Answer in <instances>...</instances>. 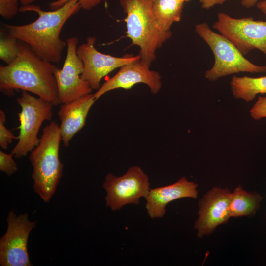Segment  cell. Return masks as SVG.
I'll return each instance as SVG.
<instances>
[{"label": "cell", "mask_w": 266, "mask_h": 266, "mask_svg": "<svg viewBox=\"0 0 266 266\" xmlns=\"http://www.w3.org/2000/svg\"><path fill=\"white\" fill-rule=\"evenodd\" d=\"M262 199L259 194L248 192L238 186L231 194L229 205L231 217L253 215L259 208Z\"/></svg>", "instance_id": "cell-17"}, {"label": "cell", "mask_w": 266, "mask_h": 266, "mask_svg": "<svg viewBox=\"0 0 266 266\" xmlns=\"http://www.w3.org/2000/svg\"><path fill=\"white\" fill-rule=\"evenodd\" d=\"M150 66L141 59L122 66L114 76L94 94L95 98L98 100L108 91L116 89H129L138 83L146 84L151 93L156 94L161 89V77L158 72L151 70Z\"/></svg>", "instance_id": "cell-12"}, {"label": "cell", "mask_w": 266, "mask_h": 266, "mask_svg": "<svg viewBox=\"0 0 266 266\" xmlns=\"http://www.w3.org/2000/svg\"><path fill=\"white\" fill-rule=\"evenodd\" d=\"M17 102L21 107V111L17 113L20 121L19 134L18 142L11 153L16 158L26 156L39 143L38 134L44 121H50L52 117L53 105L38 97L36 98L22 91Z\"/></svg>", "instance_id": "cell-6"}, {"label": "cell", "mask_w": 266, "mask_h": 266, "mask_svg": "<svg viewBox=\"0 0 266 266\" xmlns=\"http://www.w3.org/2000/svg\"><path fill=\"white\" fill-rule=\"evenodd\" d=\"M259 0H241L242 6L246 8H250L255 6Z\"/></svg>", "instance_id": "cell-27"}, {"label": "cell", "mask_w": 266, "mask_h": 266, "mask_svg": "<svg viewBox=\"0 0 266 266\" xmlns=\"http://www.w3.org/2000/svg\"><path fill=\"white\" fill-rule=\"evenodd\" d=\"M197 187L196 183L183 177L172 184L150 189L145 198L148 214L151 218H161L165 215L166 207L169 202L183 198L196 199Z\"/></svg>", "instance_id": "cell-14"}, {"label": "cell", "mask_w": 266, "mask_h": 266, "mask_svg": "<svg viewBox=\"0 0 266 266\" xmlns=\"http://www.w3.org/2000/svg\"><path fill=\"white\" fill-rule=\"evenodd\" d=\"M233 97L246 102L253 100L258 94H266V76L250 77L234 76L231 81Z\"/></svg>", "instance_id": "cell-18"}, {"label": "cell", "mask_w": 266, "mask_h": 266, "mask_svg": "<svg viewBox=\"0 0 266 266\" xmlns=\"http://www.w3.org/2000/svg\"><path fill=\"white\" fill-rule=\"evenodd\" d=\"M13 154L6 153L0 151V170L10 176L16 172L18 167L16 163L13 159Z\"/></svg>", "instance_id": "cell-22"}, {"label": "cell", "mask_w": 266, "mask_h": 266, "mask_svg": "<svg viewBox=\"0 0 266 266\" xmlns=\"http://www.w3.org/2000/svg\"><path fill=\"white\" fill-rule=\"evenodd\" d=\"M250 113L255 120L266 117V96H259L257 101L250 110Z\"/></svg>", "instance_id": "cell-24"}, {"label": "cell", "mask_w": 266, "mask_h": 266, "mask_svg": "<svg viewBox=\"0 0 266 266\" xmlns=\"http://www.w3.org/2000/svg\"><path fill=\"white\" fill-rule=\"evenodd\" d=\"M81 9L78 0H73L61 8L49 11L40 6L21 5L20 12H34L38 17L28 24L13 25L4 24L11 36L28 44L42 59L58 63L66 42L60 38L62 28L66 22Z\"/></svg>", "instance_id": "cell-1"}, {"label": "cell", "mask_w": 266, "mask_h": 266, "mask_svg": "<svg viewBox=\"0 0 266 266\" xmlns=\"http://www.w3.org/2000/svg\"><path fill=\"white\" fill-rule=\"evenodd\" d=\"M177 1H178L180 2H182V3H184L185 2H188V1H189L190 0H176Z\"/></svg>", "instance_id": "cell-29"}, {"label": "cell", "mask_w": 266, "mask_h": 266, "mask_svg": "<svg viewBox=\"0 0 266 266\" xmlns=\"http://www.w3.org/2000/svg\"><path fill=\"white\" fill-rule=\"evenodd\" d=\"M184 3L176 0H154L153 13L159 28L170 31L172 25L180 21Z\"/></svg>", "instance_id": "cell-16"}, {"label": "cell", "mask_w": 266, "mask_h": 266, "mask_svg": "<svg viewBox=\"0 0 266 266\" xmlns=\"http://www.w3.org/2000/svg\"><path fill=\"white\" fill-rule=\"evenodd\" d=\"M227 0H200L201 6L203 9H209L218 4H222Z\"/></svg>", "instance_id": "cell-25"}, {"label": "cell", "mask_w": 266, "mask_h": 266, "mask_svg": "<svg viewBox=\"0 0 266 266\" xmlns=\"http://www.w3.org/2000/svg\"><path fill=\"white\" fill-rule=\"evenodd\" d=\"M66 42L67 47L66 58L62 68L58 67L54 73L58 96L62 104L71 102L90 94L93 90L81 77L84 66L76 52L77 37H69Z\"/></svg>", "instance_id": "cell-10"}, {"label": "cell", "mask_w": 266, "mask_h": 266, "mask_svg": "<svg viewBox=\"0 0 266 266\" xmlns=\"http://www.w3.org/2000/svg\"><path fill=\"white\" fill-rule=\"evenodd\" d=\"M6 115L1 109L0 110V146L3 149H7L9 143L13 139H18L12 132L5 126Z\"/></svg>", "instance_id": "cell-20"}, {"label": "cell", "mask_w": 266, "mask_h": 266, "mask_svg": "<svg viewBox=\"0 0 266 266\" xmlns=\"http://www.w3.org/2000/svg\"><path fill=\"white\" fill-rule=\"evenodd\" d=\"M256 5L257 8L263 13L266 18V0L258 1Z\"/></svg>", "instance_id": "cell-26"}, {"label": "cell", "mask_w": 266, "mask_h": 266, "mask_svg": "<svg viewBox=\"0 0 266 266\" xmlns=\"http://www.w3.org/2000/svg\"><path fill=\"white\" fill-rule=\"evenodd\" d=\"M73 0H57L50 3V8L51 10L61 8L65 4ZM82 9L90 10L98 5L104 0H78Z\"/></svg>", "instance_id": "cell-23"}, {"label": "cell", "mask_w": 266, "mask_h": 266, "mask_svg": "<svg viewBox=\"0 0 266 266\" xmlns=\"http://www.w3.org/2000/svg\"><path fill=\"white\" fill-rule=\"evenodd\" d=\"M96 41L95 37H89L86 42L77 47L76 50L84 66L81 77L92 89L98 90L102 79L115 69L141 59L138 55L118 57L103 54L95 48Z\"/></svg>", "instance_id": "cell-11"}, {"label": "cell", "mask_w": 266, "mask_h": 266, "mask_svg": "<svg viewBox=\"0 0 266 266\" xmlns=\"http://www.w3.org/2000/svg\"><path fill=\"white\" fill-rule=\"evenodd\" d=\"M149 185L148 176L138 166L130 167L119 177L108 173L102 185L107 192L106 206L115 211L128 204L137 205L148 194Z\"/></svg>", "instance_id": "cell-8"}, {"label": "cell", "mask_w": 266, "mask_h": 266, "mask_svg": "<svg viewBox=\"0 0 266 266\" xmlns=\"http://www.w3.org/2000/svg\"><path fill=\"white\" fill-rule=\"evenodd\" d=\"M213 28L230 40L246 55L258 49L266 59V21L255 20L253 17L234 18L219 12Z\"/></svg>", "instance_id": "cell-7"}, {"label": "cell", "mask_w": 266, "mask_h": 266, "mask_svg": "<svg viewBox=\"0 0 266 266\" xmlns=\"http://www.w3.org/2000/svg\"><path fill=\"white\" fill-rule=\"evenodd\" d=\"M19 2L20 0H0V15L6 20L13 18L19 12Z\"/></svg>", "instance_id": "cell-21"}, {"label": "cell", "mask_w": 266, "mask_h": 266, "mask_svg": "<svg viewBox=\"0 0 266 266\" xmlns=\"http://www.w3.org/2000/svg\"><path fill=\"white\" fill-rule=\"evenodd\" d=\"M0 29V59L8 65L14 61L19 53V40Z\"/></svg>", "instance_id": "cell-19"}, {"label": "cell", "mask_w": 266, "mask_h": 266, "mask_svg": "<svg viewBox=\"0 0 266 266\" xmlns=\"http://www.w3.org/2000/svg\"><path fill=\"white\" fill-rule=\"evenodd\" d=\"M154 0H119L126 14L127 36L139 47L138 55L149 65L156 59L157 50L172 36L158 26L153 13Z\"/></svg>", "instance_id": "cell-3"}, {"label": "cell", "mask_w": 266, "mask_h": 266, "mask_svg": "<svg viewBox=\"0 0 266 266\" xmlns=\"http://www.w3.org/2000/svg\"><path fill=\"white\" fill-rule=\"evenodd\" d=\"M94 94L62 104L58 112L63 146L67 147L74 136L84 126L89 111L96 100Z\"/></svg>", "instance_id": "cell-15"}, {"label": "cell", "mask_w": 266, "mask_h": 266, "mask_svg": "<svg viewBox=\"0 0 266 266\" xmlns=\"http://www.w3.org/2000/svg\"><path fill=\"white\" fill-rule=\"evenodd\" d=\"M37 0H20V3L22 5H26L31 4Z\"/></svg>", "instance_id": "cell-28"}, {"label": "cell", "mask_w": 266, "mask_h": 266, "mask_svg": "<svg viewBox=\"0 0 266 266\" xmlns=\"http://www.w3.org/2000/svg\"><path fill=\"white\" fill-rule=\"evenodd\" d=\"M6 232L0 239V265L1 266H31L27 243L35 221L29 219L27 213L17 216L11 210L7 218Z\"/></svg>", "instance_id": "cell-9"}, {"label": "cell", "mask_w": 266, "mask_h": 266, "mask_svg": "<svg viewBox=\"0 0 266 266\" xmlns=\"http://www.w3.org/2000/svg\"><path fill=\"white\" fill-rule=\"evenodd\" d=\"M61 141L60 126L52 121L43 129L39 144L29 155L34 191L45 202L50 201L62 177L63 165L59 156Z\"/></svg>", "instance_id": "cell-4"}, {"label": "cell", "mask_w": 266, "mask_h": 266, "mask_svg": "<svg viewBox=\"0 0 266 266\" xmlns=\"http://www.w3.org/2000/svg\"><path fill=\"white\" fill-rule=\"evenodd\" d=\"M19 45L16 59L0 67V91L11 96L20 89L36 94L53 106L61 104L54 76L58 67L40 58L26 43L19 41Z\"/></svg>", "instance_id": "cell-2"}, {"label": "cell", "mask_w": 266, "mask_h": 266, "mask_svg": "<svg viewBox=\"0 0 266 266\" xmlns=\"http://www.w3.org/2000/svg\"><path fill=\"white\" fill-rule=\"evenodd\" d=\"M195 30L208 45L214 56L212 67L207 70L205 77L211 81L241 72L251 73L266 72V65H256L244 57L228 38L212 30L207 23L196 25Z\"/></svg>", "instance_id": "cell-5"}, {"label": "cell", "mask_w": 266, "mask_h": 266, "mask_svg": "<svg viewBox=\"0 0 266 266\" xmlns=\"http://www.w3.org/2000/svg\"><path fill=\"white\" fill-rule=\"evenodd\" d=\"M231 194L228 189L214 187L200 200L199 217L194 226L199 237L211 234L218 225L228 221Z\"/></svg>", "instance_id": "cell-13"}]
</instances>
